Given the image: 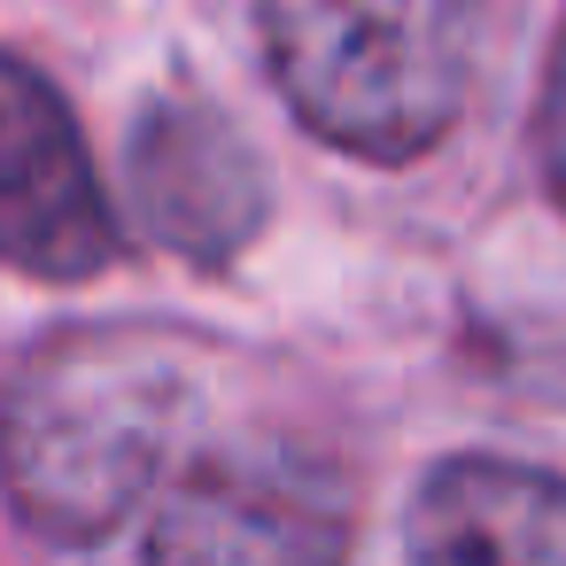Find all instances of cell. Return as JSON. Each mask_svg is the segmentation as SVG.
<instances>
[{"instance_id": "cell-1", "label": "cell", "mask_w": 566, "mask_h": 566, "mask_svg": "<svg viewBox=\"0 0 566 566\" xmlns=\"http://www.w3.org/2000/svg\"><path fill=\"white\" fill-rule=\"evenodd\" d=\"M187 403L195 357L171 334H63L0 388V489L40 535L94 543L156 489Z\"/></svg>"}, {"instance_id": "cell-2", "label": "cell", "mask_w": 566, "mask_h": 566, "mask_svg": "<svg viewBox=\"0 0 566 566\" xmlns=\"http://www.w3.org/2000/svg\"><path fill=\"white\" fill-rule=\"evenodd\" d=\"M264 63L287 109L365 156H427L465 102V0H256Z\"/></svg>"}, {"instance_id": "cell-3", "label": "cell", "mask_w": 566, "mask_h": 566, "mask_svg": "<svg viewBox=\"0 0 566 566\" xmlns=\"http://www.w3.org/2000/svg\"><path fill=\"white\" fill-rule=\"evenodd\" d=\"M349 489L318 450L226 442L171 481L148 566H349Z\"/></svg>"}, {"instance_id": "cell-4", "label": "cell", "mask_w": 566, "mask_h": 566, "mask_svg": "<svg viewBox=\"0 0 566 566\" xmlns=\"http://www.w3.org/2000/svg\"><path fill=\"white\" fill-rule=\"evenodd\" d=\"M109 256L117 218L78 117L24 55H0V264L32 280H94Z\"/></svg>"}, {"instance_id": "cell-5", "label": "cell", "mask_w": 566, "mask_h": 566, "mask_svg": "<svg viewBox=\"0 0 566 566\" xmlns=\"http://www.w3.org/2000/svg\"><path fill=\"white\" fill-rule=\"evenodd\" d=\"M264 164L210 102H156L133 125V210L156 249L187 264H226L264 226Z\"/></svg>"}, {"instance_id": "cell-6", "label": "cell", "mask_w": 566, "mask_h": 566, "mask_svg": "<svg viewBox=\"0 0 566 566\" xmlns=\"http://www.w3.org/2000/svg\"><path fill=\"white\" fill-rule=\"evenodd\" d=\"M411 566H566V481L450 458L411 496Z\"/></svg>"}, {"instance_id": "cell-7", "label": "cell", "mask_w": 566, "mask_h": 566, "mask_svg": "<svg viewBox=\"0 0 566 566\" xmlns=\"http://www.w3.org/2000/svg\"><path fill=\"white\" fill-rule=\"evenodd\" d=\"M535 164H543V187L558 195L566 210V24H558V48L543 63V102H535Z\"/></svg>"}]
</instances>
